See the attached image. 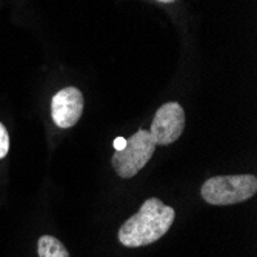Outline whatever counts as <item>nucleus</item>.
<instances>
[{"instance_id":"f257e3e1","label":"nucleus","mask_w":257,"mask_h":257,"mask_svg":"<svg viewBox=\"0 0 257 257\" xmlns=\"http://www.w3.org/2000/svg\"><path fill=\"white\" fill-rule=\"evenodd\" d=\"M174 219V208L165 205L157 197H151L120 226L119 242L126 248L151 245L167 234Z\"/></svg>"},{"instance_id":"f03ea898","label":"nucleus","mask_w":257,"mask_h":257,"mask_svg":"<svg viewBox=\"0 0 257 257\" xmlns=\"http://www.w3.org/2000/svg\"><path fill=\"white\" fill-rule=\"evenodd\" d=\"M257 193V179L252 174L214 176L200 188L202 199L209 205H236L251 199Z\"/></svg>"},{"instance_id":"7ed1b4c3","label":"nucleus","mask_w":257,"mask_h":257,"mask_svg":"<svg viewBox=\"0 0 257 257\" xmlns=\"http://www.w3.org/2000/svg\"><path fill=\"white\" fill-rule=\"evenodd\" d=\"M156 144L150 131L139 130L126 140L122 151H115V154H112L111 165L119 177L133 179L150 162Z\"/></svg>"},{"instance_id":"20e7f679","label":"nucleus","mask_w":257,"mask_h":257,"mask_svg":"<svg viewBox=\"0 0 257 257\" xmlns=\"http://www.w3.org/2000/svg\"><path fill=\"white\" fill-rule=\"evenodd\" d=\"M185 111L180 103L168 102L162 105L157 109L150 128L156 147L174 144L185 130Z\"/></svg>"},{"instance_id":"39448f33","label":"nucleus","mask_w":257,"mask_h":257,"mask_svg":"<svg viewBox=\"0 0 257 257\" xmlns=\"http://www.w3.org/2000/svg\"><path fill=\"white\" fill-rule=\"evenodd\" d=\"M83 112V96L80 89L74 86H66L56 92L51 99V117L54 123L62 128L68 130L74 126Z\"/></svg>"},{"instance_id":"423d86ee","label":"nucleus","mask_w":257,"mask_h":257,"mask_svg":"<svg viewBox=\"0 0 257 257\" xmlns=\"http://www.w3.org/2000/svg\"><path fill=\"white\" fill-rule=\"evenodd\" d=\"M37 252L39 257H69L65 245L53 236H42L37 240Z\"/></svg>"},{"instance_id":"0eeeda50","label":"nucleus","mask_w":257,"mask_h":257,"mask_svg":"<svg viewBox=\"0 0 257 257\" xmlns=\"http://www.w3.org/2000/svg\"><path fill=\"white\" fill-rule=\"evenodd\" d=\"M10 151V136L5 125L0 122V159H4Z\"/></svg>"},{"instance_id":"6e6552de","label":"nucleus","mask_w":257,"mask_h":257,"mask_svg":"<svg viewBox=\"0 0 257 257\" xmlns=\"http://www.w3.org/2000/svg\"><path fill=\"white\" fill-rule=\"evenodd\" d=\"M125 145H126V140L123 137H117L114 140V150L115 151H122L125 148Z\"/></svg>"},{"instance_id":"1a4fd4ad","label":"nucleus","mask_w":257,"mask_h":257,"mask_svg":"<svg viewBox=\"0 0 257 257\" xmlns=\"http://www.w3.org/2000/svg\"><path fill=\"white\" fill-rule=\"evenodd\" d=\"M159 2H163V4H171V2H176V0H159Z\"/></svg>"}]
</instances>
